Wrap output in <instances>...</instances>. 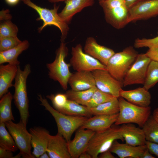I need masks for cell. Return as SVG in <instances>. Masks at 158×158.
<instances>
[{
    "instance_id": "6da1fadb",
    "label": "cell",
    "mask_w": 158,
    "mask_h": 158,
    "mask_svg": "<svg viewBox=\"0 0 158 158\" xmlns=\"http://www.w3.org/2000/svg\"><path fill=\"white\" fill-rule=\"evenodd\" d=\"M38 99L41 105L44 107L54 117L56 123L57 133L61 135L68 142L71 140L75 131L81 127L88 118L84 116H69L61 113L52 107L47 99L40 94Z\"/></svg>"
},
{
    "instance_id": "7a4b0ae2",
    "label": "cell",
    "mask_w": 158,
    "mask_h": 158,
    "mask_svg": "<svg viewBox=\"0 0 158 158\" xmlns=\"http://www.w3.org/2000/svg\"><path fill=\"white\" fill-rule=\"evenodd\" d=\"M31 72L29 64L25 65L22 70L19 65L13 85L15 88L13 95L14 103L19 111L20 120L26 126L29 116L26 82L28 76Z\"/></svg>"
},
{
    "instance_id": "3957f363",
    "label": "cell",
    "mask_w": 158,
    "mask_h": 158,
    "mask_svg": "<svg viewBox=\"0 0 158 158\" xmlns=\"http://www.w3.org/2000/svg\"><path fill=\"white\" fill-rule=\"evenodd\" d=\"M119 111L115 125L128 123H135L142 128L150 116L151 108L144 107L131 103L124 98H118Z\"/></svg>"
},
{
    "instance_id": "277c9868",
    "label": "cell",
    "mask_w": 158,
    "mask_h": 158,
    "mask_svg": "<svg viewBox=\"0 0 158 158\" xmlns=\"http://www.w3.org/2000/svg\"><path fill=\"white\" fill-rule=\"evenodd\" d=\"M68 53V49L64 42H61L56 51L54 61L46 64L49 78L57 81L62 88L66 90L68 87V79L72 74L69 70L70 63H66L65 59Z\"/></svg>"
},
{
    "instance_id": "5b68a950",
    "label": "cell",
    "mask_w": 158,
    "mask_h": 158,
    "mask_svg": "<svg viewBox=\"0 0 158 158\" xmlns=\"http://www.w3.org/2000/svg\"><path fill=\"white\" fill-rule=\"evenodd\" d=\"M138 54L133 47H127L122 51L115 53L111 57L106 66V70L123 84L126 74Z\"/></svg>"
},
{
    "instance_id": "8992f818",
    "label": "cell",
    "mask_w": 158,
    "mask_h": 158,
    "mask_svg": "<svg viewBox=\"0 0 158 158\" xmlns=\"http://www.w3.org/2000/svg\"><path fill=\"white\" fill-rule=\"evenodd\" d=\"M20 0L37 12L39 17L36 20H41L43 21L42 25L38 29L39 32H41L47 26H55L59 28L61 32V42H64L68 34L69 27L68 24L61 19L58 13L60 5H57L54 3L53 8L49 9L37 5L31 0Z\"/></svg>"
},
{
    "instance_id": "52a82bcc",
    "label": "cell",
    "mask_w": 158,
    "mask_h": 158,
    "mask_svg": "<svg viewBox=\"0 0 158 158\" xmlns=\"http://www.w3.org/2000/svg\"><path fill=\"white\" fill-rule=\"evenodd\" d=\"M117 126H112L106 130L95 133L86 151L92 158H97L100 154L109 150L115 140H120L123 142L120 127Z\"/></svg>"
},
{
    "instance_id": "ba28073f",
    "label": "cell",
    "mask_w": 158,
    "mask_h": 158,
    "mask_svg": "<svg viewBox=\"0 0 158 158\" xmlns=\"http://www.w3.org/2000/svg\"><path fill=\"white\" fill-rule=\"evenodd\" d=\"M99 3L108 23L118 29L128 24L129 10L123 0H106Z\"/></svg>"
},
{
    "instance_id": "9c48e42d",
    "label": "cell",
    "mask_w": 158,
    "mask_h": 158,
    "mask_svg": "<svg viewBox=\"0 0 158 158\" xmlns=\"http://www.w3.org/2000/svg\"><path fill=\"white\" fill-rule=\"evenodd\" d=\"M5 123L19 150L22 157L35 158L31 152V135L26 129V126L20 120L17 123L9 121Z\"/></svg>"
},
{
    "instance_id": "30bf717a",
    "label": "cell",
    "mask_w": 158,
    "mask_h": 158,
    "mask_svg": "<svg viewBox=\"0 0 158 158\" xmlns=\"http://www.w3.org/2000/svg\"><path fill=\"white\" fill-rule=\"evenodd\" d=\"M71 55L69 63L76 71H92L97 69L106 70V66L84 52L80 44L72 47Z\"/></svg>"
},
{
    "instance_id": "8fae6325",
    "label": "cell",
    "mask_w": 158,
    "mask_h": 158,
    "mask_svg": "<svg viewBox=\"0 0 158 158\" xmlns=\"http://www.w3.org/2000/svg\"><path fill=\"white\" fill-rule=\"evenodd\" d=\"M151 60L145 53L138 54L124 78L123 86L135 84L143 85Z\"/></svg>"
},
{
    "instance_id": "7c38bea8",
    "label": "cell",
    "mask_w": 158,
    "mask_h": 158,
    "mask_svg": "<svg viewBox=\"0 0 158 158\" xmlns=\"http://www.w3.org/2000/svg\"><path fill=\"white\" fill-rule=\"evenodd\" d=\"M97 87L102 92L118 98L123 86L122 83L118 80L107 70L97 69L92 71Z\"/></svg>"
},
{
    "instance_id": "4fadbf2b",
    "label": "cell",
    "mask_w": 158,
    "mask_h": 158,
    "mask_svg": "<svg viewBox=\"0 0 158 158\" xmlns=\"http://www.w3.org/2000/svg\"><path fill=\"white\" fill-rule=\"evenodd\" d=\"M158 16V0L140 1L128 10V24Z\"/></svg>"
},
{
    "instance_id": "5bb4252c",
    "label": "cell",
    "mask_w": 158,
    "mask_h": 158,
    "mask_svg": "<svg viewBox=\"0 0 158 158\" xmlns=\"http://www.w3.org/2000/svg\"><path fill=\"white\" fill-rule=\"evenodd\" d=\"M95 132L81 127L77 130L74 138L67 142L68 150L72 158H79L82 153L86 151Z\"/></svg>"
},
{
    "instance_id": "9a60e30c",
    "label": "cell",
    "mask_w": 158,
    "mask_h": 158,
    "mask_svg": "<svg viewBox=\"0 0 158 158\" xmlns=\"http://www.w3.org/2000/svg\"><path fill=\"white\" fill-rule=\"evenodd\" d=\"M31 144L33 148L32 152L35 157H40L47 150L51 135L46 129L40 127H35L30 129Z\"/></svg>"
},
{
    "instance_id": "2e32d148",
    "label": "cell",
    "mask_w": 158,
    "mask_h": 158,
    "mask_svg": "<svg viewBox=\"0 0 158 158\" xmlns=\"http://www.w3.org/2000/svg\"><path fill=\"white\" fill-rule=\"evenodd\" d=\"M84 51L105 66L115 53L111 49L99 44L93 37H87L85 41Z\"/></svg>"
},
{
    "instance_id": "e0dca14e",
    "label": "cell",
    "mask_w": 158,
    "mask_h": 158,
    "mask_svg": "<svg viewBox=\"0 0 158 158\" xmlns=\"http://www.w3.org/2000/svg\"><path fill=\"white\" fill-rule=\"evenodd\" d=\"M118 113L111 115H99L88 118L80 127L95 132L104 131L111 127L116 122Z\"/></svg>"
},
{
    "instance_id": "ac0fdd59",
    "label": "cell",
    "mask_w": 158,
    "mask_h": 158,
    "mask_svg": "<svg viewBox=\"0 0 158 158\" xmlns=\"http://www.w3.org/2000/svg\"><path fill=\"white\" fill-rule=\"evenodd\" d=\"M68 83L71 89L75 91L87 90L96 86L94 77L90 71H76L72 73Z\"/></svg>"
},
{
    "instance_id": "d6986e66",
    "label": "cell",
    "mask_w": 158,
    "mask_h": 158,
    "mask_svg": "<svg viewBox=\"0 0 158 158\" xmlns=\"http://www.w3.org/2000/svg\"><path fill=\"white\" fill-rule=\"evenodd\" d=\"M126 143L134 146L145 145L146 140L143 130L132 123L122 124L120 126Z\"/></svg>"
},
{
    "instance_id": "ffe728a7",
    "label": "cell",
    "mask_w": 158,
    "mask_h": 158,
    "mask_svg": "<svg viewBox=\"0 0 158 158\" xmlns=\"http://www.w3.org/2000/svg\"><path fill=\"white\" fill-rule=\"evenodd\" d=\"M64 2L65 6L58 14L63 21L68 24L76 14L85 7L92 6L95 0H66Z\"/></svg>"
},
{
    "instance_id": "44dd1931",
    "label": "cell",
    "mask_w": 158,
    "mask_h": 158,
    "mask_svg": "<svg viewBox=\"0 0 158 158\" xmlns=\"http://www.w3.org/2000/svg\"><path fill=\"white\" fill-rule=\"evenodd\" d=\"M120 97L131 103L144 107L150 106L151 98L148 90L143 87L128 90L122 89L120 91Z\"/></svg>"
},
{
    "instance_id": "7402d4cb",
    "label": "cell",
    "mask_w": 158,
    "mask_h": 158,
    "mask_svg": "<svg viewBox=\"0 0 158 158\" xmlns=\"http://www.w3.org/2000/svg\"><path fill=\"white\" fill-rule=\"evenodd\" d=\"M50 158H71L66 140L60 134L51 135L47 150Z\"/></svg>"
},
{
    "instance_id": "603a6c76",
    "label": "cell",
    "mask_w": 158,
    "mask_h": 158,
    "mask_svg": "<svg viewBox=\"0 0 158 158\" xmlns=\"http://www.w3.org/2000/svg\"><path fill=\"white\" fill-rule=\"evenodd\" d=\"M117 140L114 141L109 150L120 158H141L147 149L146 145L134 146L126 143H121Z\"/></svg>"
},
{
    "instance_id": "cb8c5ba5",
    "label": "cell",
    "mask_w": 158,
    "mask_h": 158,
    "mask_svg": "<svg viewBox=\"0 0 158 158\" xmlns=\"http://www.w3.org/2000/svg\"><path fill=\"white\" fill-rule=\"evenodd\" d=\"M18 66L9 63L0 64V98L8 92L9 88L13 86L12 82L17 74Z\"/></svg>"
},
{
    "instance_id": "d4e9b609",
    "label": "cell",
    "mask_w": 158,
    "mask_h": 158,
    "mask_svg": "<svg viewBox=\"0 0 158 158\" xmlns=\"http://www.w3.org/2000/svg\"><path fill=\"white\" fill-rule=\"evenodd\" d=\"M30 43L25 40L18 45L9 50L0 51V64L6 63L10 64L19 65L20 62L18 60L19 56L29 47Z\"/></svg>"
},
{
    "instance_id": "484cf974",
    "label": "cell",
    "mask_w": 158,
    "mask_h": 158,
    "mask_svg": "<svg viewBox=\"0 0 158 158\" xmlns=\"http://www.w3.org/2000/svg\"><path fill=\"white\" fill-rule=\"evenodd\" d=\"M57 110L64 114L71 116H84L89 118L92 116L88 107L68 99L65 105Z\"/></svg>"
},
{
    "instance_id": "4316f807",
    "label": "cell",
    "mask_w": 158,
    "mask_h": 158,
    "mask_svg": "<svg viewBox=\"0 0 158 158\" xmlns=\"http://www.w3.org/2000/svg\"><path fill=\"white\" fill-rule=\"evenodd\" d=\"M92 115H111L118 113L119 107L118 98L100 104L95 107L89 108Z\"/></svg>"
},
{
    "instance_id": "83f0119b",
    "label": "cell",
    "mask_w": 158,
    "mask_h": 158,
    "mask_svg": "<svg viewBox=\"0 0 158 158\" xmlns=\"http://www.w3.org/2000/svg\"><path fill=\"white\" fill-rule=\"evenodd\" d=\"M0 100V123L9 121H14L11 109V102L13 96L8 92Z\"/></svg>"
},
{
    "instance_id": "f1b7e54d",
    "label": "cell",
    "mask_w": 158,
    "mask_h": 158,
    "mask_svg": "<svg viewBox=\"0 0 158 158\" xmlns=\"http://www.w3.org/2000/svg\"><path fill=\"white\" fill-rule=\"evenodd\" d=\"M97 89L95 86L90 89L81 91H75L71 89L66 91L65 94L68 99L85 106Z\"/></svg>"
},
{
    "instance_id": "f546056e",
    "label": "cell",
    "mask_w": 158,
    "mask_h": 158,
    "mask_svg": "<svg viewBox=\"0 0 158 158\" xmlns=\"http://www.w3.org/2000/svg\"><path fill=\"white\" fill-rule=\"evenodd\" d=\"M158 82V62L151 60L148 66L143 87L148 90Z\"/></svg>"
},
{
    "instance_id": "4dcf8cb0",
    "label": "cell",
    "mask_w": 158,
    "mask_h": 158,
    "mask_svg": "<svg viewBox=\"0 0 158 158\" xmlns=\"http://www.w3.org/2000/svg\"><path fill=\"white\" fill-rule=\"evenodd\" d=\"M142 128L146 141L158 143V123L152 116H150Z\"/></svg>"
},
{
    "instance_id": "1f68e13d",
    "label": "cell",
    "mask_w": 158,
    "mask_h": 158,
    "mask_svg": "<svg viewBox=\"0 0 158 158\" xmlns=\"http://www.w3.org/2000/svg\"><path fill=\"white\" fill-rule=\"evenodd\" d=\"M5 123H0V147L14 152L18 149L12 137L6 130Z\"/></svg>"
},
{
    "instance_id": "d6a6232c",
    "label": "cell",
    "mask_w": 158,
    "mask_h": 158,
    "mask_svg": "<svg viewBox=\"0 0 158 158\" xmlns=\"http://www.w3.org/2000/svg\"><path fill=\"white\" fill-rule=\"evenodd\" d=\"M115 97L111 95L102 92L97 88L90 99L87 102L85 106L90 108L95 107L104 103L110 101Z\"/></svg>"
},
{
    "instance_id": "836d02e7",
    "label": "cell",
    "mask_w": 158,
    "mask_h": 158,
    "mask_svg": "<svg viewBox=\"0 0 158 158\" xmlns=\"http://www.w3.org/2000/svg\"><path fill=\"white\" fill-rule=\"evenodd\" d=\"M18 31L17 26L11 20L2 21L0 25V38L17 37Z\"/></svg>"
},
{
    "instance_id": "e575fe53",
    "label": "cell",
    "mask_w": 158,
    "mask_h": 158,
    "mask_svg": "<svg viewBox=\"0 0 158 158\" xmlns=\"http://www.w3.org/2000/svg\"><path fill=\"white\" fill-rule=\"evenodd\" d=\"M22 41L17 37H6L0 38V51L11 49L20 44Z\"/></svg>"
},
{
    "instance_id": "d590c367",
    "label": "cell",
    "mask_w": 158,
    "mask_h": 158,
    "mask_svg": "<svg viewBox=\"0 0 158 158\" xmlns=\"http://www.w3.org/2000/svg\"><path fill=\"white\" fill-rule=\"evenodd\" d=\"M46 97L51 101L54 108L56 110L63 107L68 99L65 93H59L55 95L51 94Z\"/></svg>"
},
{
    "instance_id": "8d00e7d4",
    "label": "cell",
    "mask_w": 158,
    "mask_h": 158,
    "mask_svg": "<svg viewBox=\"0 0 158 158\" xmlns=\"http://www.w3.org/2000/svg\"><path fill=\"white\" fill-rule=\"evenodd\" d=\"M158 46V35L150 39L137 38L134 42V47L137 48L148 47V48Z\"/></svg>"
},
{
    "instance_id": "74e56055",
    "label": "cell",
    "mask_w": 158,
    "mask_h": 158,
    "mask_svg": "<svg viewBox=\"0 0 158 158\" xmlns=\"http://www.w3.org/2000/svg\"><path fill=\"white\" fill-rule=\"evenodd\" d=\"M145 54L151 60L158 62V46L149 48Z\"/></svg>"
},
{
    "instance_id": "f35d334b",
    "label": "cell",
    "mask_w": 158,
    "mask_h": 158,
    "mask_svg": "<svg viewBox=\"0 0 158 158\" xmlns=\"http://www.w3.org/2000/svg\"><path fill=\"white\" fill-rule=\"evenodd\" d=\"M145 145L150 152L158 158V143L146 141Z\"/></svg>"
},
{
    "instance_id": "ab89813d",
    "label": "cell",
    "mask_w": 158,
    "mask_h": 158,
    "mask_svg": "<svg viewBox=\"0 0 158 158\" xmlns=\"http://www.w3.org/2000/svg\"><path fill=\"white\" fill-rule=\"evenodd\" d=\"M12 151L0 147V158H13Z\"/></svg>"
},
{
    "instance_id": "60d3db41",
    "label": "cell",
    "mask_w": 158,
    "mask_h": 158,
    "mask_svg": "<svg viewBox=\"0 0 158 158\" xmlns=\"http://www.w3.org/2000/svg\"><path fill=\"white\" fill-rule=\"evenodd\" d=\"M9 9L2 10L0 12V20L1 21L10 20L12 18V16L9 13Z\"/></svg>"
},
{
    "instance_id": "b9f144b4",
    "label": "cell",
    "mask_w": 158,
    "mask_h": 158,
    "mask_svg": "<svg viewBox=\"0 0 158 158\" xmlns=\"http://www.w3.org/2000/svg\"><path fill=\"white\" fill-rule=\"evenodd\" d=\"M128 10L136 4L140 0H123Z\"/></svg>"
},
{
    "instance_id": "7bdbcfd3",
    "label": "cell",
    "mask_w": 158,
    "mask_h": 158,
    "mask_svg": "<svg viewBox=\"0 0 158 158\" xmlns=\"http://www.w3.org/2000/svg\"><path fill=\"white\" fill-rule=\"evenodd\" d=\"M98 156L100 158H115L109 150L106 151L99 154Z\"/></svg>"
},
{
    "instance_id": "ee69618b",
    "label": "cell",
    "mask_w": 158,
    "mask_h": 158,
    "mask_svg": "<svg viewBox=\"0 0 158 158\" xmlns=\"http://www.w3.org/2000/svg\"><path fill=\"white\" fill-rule=\"evenodd\" d=\"M155 157L152 155L147 148L143 153L141 158H155Z\"/></svg>"
},
{
    "instance_id": "f6af8a7d",
    "label": "cell",
    "mask_w": 158,
    "mask_h": 158,
    "mask_svg": "<svg viewBox=\"0 0 158 158\" xmlns=\"http://www.w3.org/2000/svg\"><path fill=\"white\" fill-rule=\"evenodd\" d=\"M6 3L10 6H14L17 4L20 0H5Z\"/></svg>"
},
{
    "instance_id": "bcb514c9",
    "label": "cell",
    "mask_w": 158,
    "mask_h": 158,
    "mask_svg": "<svg viewBox=\"0 0 158 158\" xmlns=\"http://www.w3.org/2000/svg\"><path fill=\"white\" fill-rule=\"evenodd\" d=\"M152 116L158 123V107L154 110Z\"/></svg>"
},
{
    "instance_id": "7dc6e473",
    "label": "cell",
    "mask_w": 158,
    "mask_h": 158,
    "mask_svg": "<svg viewBox=\"0 0 158 158\" xmlns=\"http://www.w3.org/2000/svg\"><path fill=\"white\" fill-rule=\"evenodd\" d=\"M79 158H91V155L87 151L82 153L80 156Z\"/></svg>"
},
{
    "instance_id": "c3c4849f",
    "label": "cell",
    "mask_w": 158,
    "mask_h": 158,
    "mask_svg": "<svg viewBox=\"0 0 158 158\" xmlns=\"http://www.w3.org/2000/svg\"><path fill=\"white\" fill-rule=\"evenodd\" d=\"M40 158H50L49 154L47 152L42 154L39 157Z\"/></svg>"
},
{
    "instance_id": "681fc988",
    "label": "cell",
    "mask_w": 158,
    "mask_h": 158,
    "mask_svg": "<svg viewBox=\"0 0 158 158\" xmlns=\"http://www.w3.org/2000/svg\"><path fill=\"white\" fill-rule=\"evenodd\" d=\"M49 2L51 3H56L64 1L66 0H47Z\"/></svg>"
},
{
    "instance_id": "f907efd6",
    "label": "cell",
    "mask_w": 158,
    "mask_h": 158,
    "mask_svg": "<svg viewBox=\"0 0 158 158\" xmlns=\"http://www.w3.org/2000/svg\"><path fill=\"white\" fill-rule=\"evenodd\" d=\"M104 0H98V1H104Z\"/></svg>"
},
{
    "instance_id": "816d5d0a",
    "label": "cell",
    "mask_w": 158,
    "mask_h": 158,
    "mask_svg": "<svg viewBox=\"0 0 158 158\" xmlns=\"http://www.w3.org/2000/svg\"><path fill=\"white\" fill-rule=\"evenodd\" d=\"M146 0H140V1Z\"/></svg>"
}]
</instances>
